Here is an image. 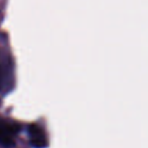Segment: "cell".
I'll return each mask as SVG.
<instances>
[{"instance_id":"cell-3","label":"cell","mask_w":148,"mask_h":148,"mask_svg":"<svg viewBox=\"0 0 148 148\" xmlns=\"http://www.w3.org/2000/svg\"><path fill=\"white\" fill-rule=\"evenodd\" d=\"M28 136H29L30 145L35 148H45L47 146V138L44 130L36 124L29 125Z\"/></svg>"},{"instance_id":"cell-1","label":"cell","mask_w":148,"mask_h":148,"mask_svg":"<svg viewBox=\"0 0 148 148\" xmlns=\"http://www.w3.org/2000/svg\"><path fill=\"white\" fill-rule=\"evenodd\" d=\"M14 84V66L12 59L0 51V92H7Z\"/></svg>"},{"instance_id":"cell-2","label":"cell","mask_w":148,"mask_h":148,"mask_svg":"<svg viewBox=\"0 0 148 148\" xmlns=\"http://www.w3.org/2000/svg\"><path fill=\"white\" fill-rule=\"evenodd\" d=\"M20 132V126L5 118H0V145L3 147H12L15 145Z\"/></svg>"}]
</instances>
